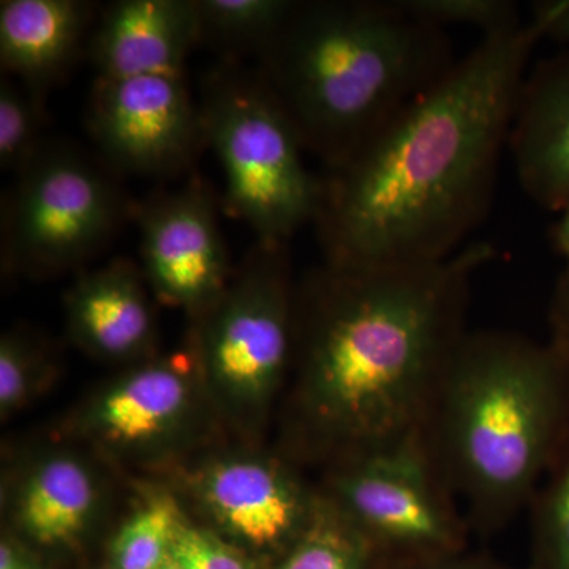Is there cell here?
Returning a JSON list of instances; mask_svg holds the SVG:
<instances>
[{"label":"cell","instance_id":"obj_11","mask_svg":"<svg viewBox=\"0 0 569 569\" xmlns=\"http://www.w3.org/2000/svg\"><path fill=\"white\" fill-rule=\"evenodd\" d=\"M89 123L104 156L132 173H173L204 141L183 73L97 78Z\"/></svg>","mask_w":569,"mask_h":569},{"label":"cell","instance_id":"obj_4","mask_svg":"<svg viewBox=\"0 0 569 569\" xmlns=\"http://www.w3.org/2000/svg\"><path fill=\"white\" fill-rule=\"evenodd\" d=\"M261 77L307 151L339 163L455 67L445 29L402 0L296 2Z\"/></svg>","mask_w":569,"mask_h":569},{"label":"cell","instance_id":"obj_7","mask_svg":"<svg viewBox=\"0 0 569 569\" xmlns=\"http://www.w3.org/2000/svg\"><path fill=\"white\" fill-rule=\"evenodd\" d=\"M318 492L385 565L467 549L466 516L421 436L329 467Z\"/></svg>","mask_w":569,"mask_h":569},{"label":"cell","instance_id":"obj_23","mask_svg":"<svg viewBox=\"0 0 569 569\" xmlns=\"http://www.w3.org/2000/svg\"><path fill=\"white\" fill-rule=\"evenodd\" d=\"M41 112L32 93L3 81L0 86V168L18 174L41 151Z\"/></svg>","mask_w":569,"mask_h":569},{"label":"cell","instance_id":"obj_22","mask_svg":"<svg viewBox=\"0 0 569 569\" xmlns=\"http://www.w3.org/2000/svg\"><path fill=\"white\" fill-rule=\"evenodd\" d=\"M538 497L529 569H569V448Z\"/></svg>","mask_w":569,"mask_h":569},{"label":"cell","instance_id":"obj_14","mask_svg":"<svg viewBox=\"0 0 569 569\" xmlns=\"http://www.w3.org/2000/svg\"><path fill=\"white\" fill-rule=\"evenodd\" d=\"M200 40L197 0H119L100 18L91 58L103 80L182 73Z\"/></svg>","mask_w":569,"mask_h":569},{"label":"cell","instance_id":"obj_17","mask_svg":"<svg viewBox=\"0 0 569 569\" xmlns=\"http://www.w3.org/2000/svg\"><path fill=\"white\" fill-rule=\"evenodd\" d=\"M92 6L81 0H3L0 61L33 88L67 69L88 31Z\"/></svg>","mask_w":569,"mask_h":569},{"label":"cell","instance_id":"obj_26","mask_svg":"<svg viewBox=\"0 0 569 569\" xmlns=\"http://www.w3.org/2000/svg\"><path fill=\"white\" fill-rule=\"evenodd\" d=\"M549 342L569 358V263L557 279L549 306Z\"/></svg>","mask_w":569,"mask_h":569},{"label":"cell","instance_id":"obj_27","mask_svg":"<svg viewBox=\"0 0 569 569\" xmlns=\"http://www.w3.org/2000/svg\"><path fill=\"white\" fill-rule=\"evenodd\" d=\"M381 569H508L489 557L470 553L467 549L430 559L400 561Z\"/></svg>","mask_w":569,"mask_h":569},{"label":"cell","instance_id":"obj_1","mask_svg":"<svg viewBox=\"0 0 569 569\" xmlns=\"http://www.w3.org/2000/svg\"><path fill=\"white\" fill-rule=\"evenodd\" d=\"M545 21L482 36L466 58L321 181L326 263H437L470 244L496 194Z\"/></svg>","mask_w":569,"mask_h":569},{"label":"cell","instance_id":"obj_15","mask_svg":"<svg viewBox=\"0 0 569 569\" xmlns=\"http://www.w3.org/2000/svg\"><path fill=\"white\" fill-rule=\"evenodd\" d=\"M144 282L127 260L81 276L66 296L70 339L100 361L133 366L153 358L156 316Z\"/></svg>","mask_w":569,"mask_h":569},{"label":"cell","instance_id":"obj_30","mask_svg":"<svg viewBox=\"0 0 569 569\" xmlns=\"http://www.w3.org/2000/svg\"><path fill=\"white\" fill-rule=\"evenodd\" d=\"M556 223L550 227L549 239L553 252L563 258L565 263H569V203L561 209Z\"/></svg>","mask_w":569,"mask_h":569},{"label":"cell","instance_id":"obj_8","mask_svg":"<svg viewBox=\"0 0 569 569\" xmlns=\"http://www.w3.org/2000/svg\"><path fill=\"white\" fill-rule=\"evenodd\" d=\"M119 213L118 193L93 164L69 149H41L11 198L7 254L32 274L66 271L107 241Z\"/></svg>","mask_w":569,"mask_h":569},{"label":"cell","instance_id":"obj_5","mask_svg":"<svg viewBox=\"0 0 569 569\" xmlns=\"http://www.w3.org/2000/svg\"><path fill=\"white\" fill-rule=\"evenodd\" d=\"M204 141L227 179V208L264 244H287L316 222L320 178L307 170L305 142L261 74L220 69L204 84Z\"/></svg>","mask_w":569,"mask_h":569},{"label":"cell","instance_id":"obj_6","mask_svg":"<svg viewBox=\"0 0 569 569\" xmlns=\"http://www.w3.org/2000/svg\"><path fill=\"white\" fill-rule=\"evenodd\" d=\"M296 295L287 244L260 242L244 271L198 318L194 359L209 406L242 433L271 417L295 356Z\"/></svg>","mask_w":569,"mask_h":569},{"label":"cell","instance_id":"obj_12","mask_svg":"<svg viewBox=\"0 0 569 569\" xmlns=\"http://www.w3.org/2000/svg\"><path fill=\"white\" fill-rule=\"evenodd\" d=\"M142 276L160 301L198 318L230 287L216 206L203 183L163 194L141 216Z\"/></svg>","mask_w":569,"mask_h":569},{"label":"cell","instance_id":"obj_3","mask_svg":"<svg viewBox=\"0 0 569 569\" xmlns=\"http://www.w3.org/2000/svg\"><path fill=\"white\" fill-rule=\"evenodd\" d=\"M568 430V356L549 340L486 329L452 351L421 438L468 527L492 533L537 496Z\"/></svg>","mask_w":569,"mask_h":569},{"label":"cell","instance_id":"obj_9","mask_svg":"<svg viewBox=\"0 0 569 569\" xmlns=\"http://www.w3.org/2000/svg\"><path fill=\"white\" fill-rule=\"evenodd\" d=\"M206 407L197 359L151 358L99 389L78 411L74 429L112 455L159 458L189 443Z\"/></svg>","mask_w":569,"mask_h":569},{"label":"cell","instance_id":"obj_2","mask_svg":"<svg viewBox=\"0 0 569 569\" xmlns=\"http://www.w3.org/2000/svg\"><path fill=\"white\" fill-rule=\"evenodd\" d=\"M485 241L417 266L326 263L296 296L290 433L328 467L421 436L438 381L467 335Z\"/></svg>","mask_w":569,"mask_h":569},{"label":"cell","instance_id":"obj_31","mask_svg":"<svg viewBox=\"0 0 569 569\" xmlns=\"http://www.w3.org/2000/svg\"><path fill=\"white\" fill-rule=\"evenodd\" d=\"M159 569H183L181 567V565L178 563V561H174L173 559H168L167 561H164V563L162 565V567H160Z\"/></svg>","mask_w":569,"mask_h":569},{"label":"cell","instance_id":"obj_28","mask_svg":"<svg viewBox=\"0 0 569 569\" xmlns=\"http://www.w3.org/2000/svg\"><path fill=\"white\" fill-rule=\"evenodd\" d=\"M0 569H50L17 535H3L0 541Z\"/></svg>","mask_w":569,"mask_h":569},{"label":"cell","instance_id":"obj_19","mask_svg":"<svg viewBox=\"0 0 569 569\" xmlns=\"http://www.w3.org/2000/svg\"><path fill=\"white\" fill-rule=\"evenodd\" d=\"M183 512L173 497L153 496L111 538V569H159L171 557Z\"/></svg>","mask_w":569,"mask_h":569},{"label":"cell","instance_id":"obj_18","mask_svg":"<svg viewBox=\"0 0 569 569\" xmlns=\"http://www.w3.org/2000/svg\"><path fill=\"white\" fill-rule=\"evenodd\" d=\"M369 541L321 497L316 519L272 569H380Z\"/></svg>","mask_w":569,"mask_h":569},{"label":"cell","instance_id":"obj_24","mask_svg":"<svg viewBox=\"0 0 569 569\" xmlns=\"http://www.w3.org/2000/svg\"><path fill=\"white\" fill-rule=\"evenodd\" d=\"M419 18L447 29L449 26L477 28L490 36L522 24L518 3L511 0H402Z\"/></svg>","mask_w":569,"mask_h":569},{"label":"cell","instance_id":"obj_21","mask_svg":"<svg viewBox=\"0 0 569 569\" xmlns=\"http://www.w3.org/2000/svg\"><path fill=\"white\" fill-rule=\"evenodd\" d=\"M52 377L44 347L21 331L0 340V417L10 418L32 402Z\"/></svg>","mask_w":569,"mask_h":569},{"label":"cell","instance_id":"obj_20","mask_svg":"<svg viewBox=\"0 0 569 569\" xmlns=\"http://www.w3.org/2000/svg\"><path fill=\"white\" fill-rule=\"evenodd\" d=\"M201 39L263 50L295 10L291 0H197Z\"/></svg>","mask_w":569,"mask_h":569},{"label":"cell","instance_id":"obj_25","mask_svg":"<svg viewBox=\"0 0 569 569\" xmlns=\"http://www.w3.org/2000/svg\"><path fill=\"white\" fill-rule=\"evenodd\" d=\"M171 559L183 569H257L253 557L216 530L183 519L176 531Z\"/></svg>","mask_w":569,"mask_h":569},{"label":"cell","instance_id":"obj_29","mask_svg":"<svg viewBox=\"0 0 569 569\" xmlns=\"http://www.w3.org/2000/svg\"><path fill=\"white\" fill-rule=\"evenodd\" d=\"M535 13L545 21L546 37L569 41V0L538 3Z\"/></svg>","mask_w":569,"mask_h":569},{"label":"cell","instance_id":"obj_10","mask_svg":"<svg viewBox=\"0 0 569 569\" xmlns=\"http://www.w3.org/2000/svg\"><path fill=\"white\" fill-rule=\"evenodd\" d=\"M189 490L217 533L246 552L279 559L320 508L318 490L307 488L284 460L260 452L203 460L190 471Z\"/></svg>","mask_w":569,"mask_h":569},{"label":"cell","instance_id":"obj_13","mask_svg":"<svg viewBox=\"0 0 569 569\" xmlns=\"http://www.w3.org/2000/svg\"><path fill=\"white\" fill-rule=\"evenodd\" d=\"M508 152L520 189L533 203L550 212L569 203V52L530 67Z\"/></svg>","mask_w":569,"mask_h":569},{"label":"cell","instance_id":"obj_16","mask_svg":"<svg viewBox=\"0 0 569 569\" xmlns=\"http://www.w3.org/2000/svg\"><path fill=\"white\" fill-rule=\"evenodd\" d=\"M100 507L102 488L93 468L73 452L52 451L22 475L10 518L28 545L70 548L91 530Z\"/></svg>","mask_w":569,"mask_h":569}]
</instances>
